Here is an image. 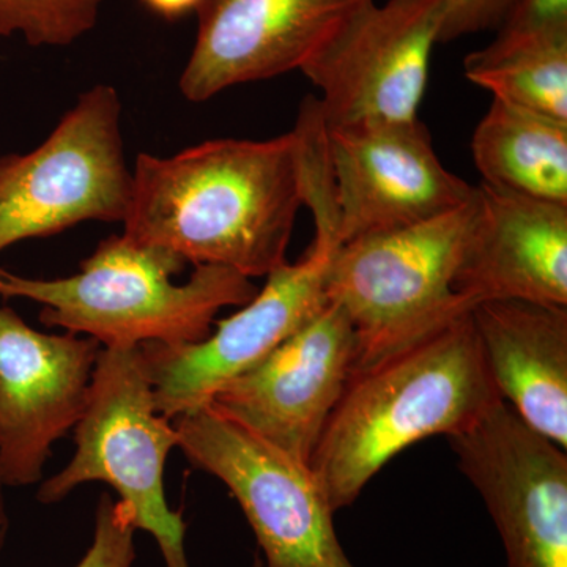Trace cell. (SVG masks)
<instances>
[{
    "instance_id": "cell-19",
    "label": "cell",
    "mask_w": 567,
    "mask_h": 567,
    "mask_svg": "<svg viewBox=\"0 0 567 567\" xmlns=\"http://www.w3.org/2000/svg\"><path fill=\"white\" fill-rule=\"evenodd\" d=\"M104 0H0V39L33 48L70 47L95 28Z\"/></svg>"
},
{
    "instance_id": "cell-20",
    "label": "cell",
    "mask_w": 567,
    "mask_h": 567,
    "mask_svg": "<svg viewBox=\"0 0 567 567\" xmlns=\"http://www.w3.org/2000/svg\"><path fill=\"white\" fill-rule=\"evenodd\" d=\"M136 532L128 507L106 492L96 505L91 546L74 567H134Z\"/></svg>"
},
{
    "instance_id": "cell-5",
    "label": "cell",
    "mask_w": 567,
    "mask_h": 567,
    "mask_svg": "<svg viewBox=\"0 0 567 567\" xmlns=\"http://www.w3.org/2000/svg\"><path fill=\"white\" fill-rule=\"evenodd\" d=\"M473 203L475 196L456 212L358 238L331 254L324 297L352 323L354 372L415 344L473 308L453 290Z\"/></svg>"
},
{
    "instance_id": "cell-9",
    "label": "cell",
    "mask_w": 567,
    "mask_h": 567,
    "mask_svg": "<svg viewBox=\"0 0 567 567\" xmlns=\"http://www.w3.org/2000/svg\"><path fill=\"white\" fill-rule=\"evenodd\" d=\"M450 442L502 537L506 567H567L566 450L505 401Z\"/></svg>"
},
{
    "instance_id": "cell-16",
    "label": "cell",
    "mask_w": 567,
    "mask_h": 567,
    "mask_svg": "<svg viewBox=\"0 0 567 567\" xmlns=\"http://www.w3.org/2000/svg\"><path fill=\"white\" fill-rule=\"evenodd\" d=\"M472 319L503 401L537 434L567 450V306L481 301Z\"/></svg>"
},
{
    "instance_id": "cell-2",
    "label": "cell",
    "mask_w": 567,
    "mask_h": 567,
    "mask_svg": "<svg viewBox=\"0 0 567 567\" xmlns=\"http://www.w3.org/2000/svg\"><path fill=\"white\" fill-rule=\"evenodd\" d=\"M472 309L415 344L353 372L309 466L333 511L357 502L406 447L466 431L502 402Z\"/></svg>"
},
{
    "instance_id": "cell-8",
    "label": "cell",
    "mask_w": 567,
    "mask_h": 567,
    "mask_svg": "<svg viewBox=\"0 0 567 567\" xmlns=\"http://www.w3.org/2000/svg\"><path fill=\"white\" fill-rule=\"evenodd\" d=\"M445 0H375L354 11L301 66L327 128L417 118Z\"/></svg>"
},
{
    "instance_id": "cell-22",
    "label": "cell",
    "mask_w": 567,
    "mask_h": 567,
    "mask_svg": "<svg viewBox=\"0 0 567 567\" xmlns=\"http://www.w3.org/2000/svg\"><path fill=\"white\" fill-rule=\"evenodd\" d=\"M567 31V0H517L498 35L528 37Z\"/></svg>"
},
{
    "instance_id": "cell-4",
    "label": "cell",
    "mask_w": 567,
    "mask_h": 567,
    "mask_svg": "<svg viewBox=\"0 0 567 567\" xmlns=\"http://www.w3.org/2000/svg\"><path fill=\"white\" fill-rule=\"evenodd\" d=\"M73 431V457L41 483L39 502L55 505L82 484H107L128 507L134 527L156 540L166 567H192L182 511L171 509L164 491L177 431L156 410L140 347H103L87 405Z\"/></svg>"
},
{
    "instance_id": "cell-25",
    "label": "cell",
    "mask_w": 567,
    "mask_h": 567,
    "mask_svg": "<svg viewBox=\"0 0 567 567\" xmlns=\"http://www.w3.org/2000/svg\"><path fill=\"white\" fill-rule=\"evenodd\" d=\"M252 567H262V558H260V555H256V558H254Z\"/></svg>"
},
{
    "instance_id": "cell-15",
    "label": "cell",
    "mask_w": 567,
    "mask_h": 567,
    "mask_svg": "<svg viewBox=\"0 0 567 567\" xmlns=\"http://www.w3.org/2000/svg\"><path fill=\"white\" fill-rule=\"evenodd\" d=\"M453 290L470 305L527 300L567 306V205L475 186Z\"/></svg>"
},
{
    "instance_id": "cell-18",
    "label": "cell",
    "mask_w": 567,
    "mask_h": 567,
    "mask_svg": "<svg viewBox=\"0 0 567 567\" xmlns=\"http://www.w3.org/2000/svg\"><path fill=\"white\" fill-rule=\"evenodd\" d=\"M464 73L494 99L567 122V31L496 35L466 55Z\"/></svg>"
},
{
    "instance_id": "cell-14",
    "label": "cell",
    "mask_w": 567,
    "mask_h": 567,
    "mask_svg": "<svg viewBox=\"0 0 567 567\" xmlns=\"http://www.w3.org/2000/svg\"><path fill=\"white\" fill-rule=\"evenodd\" d=\"M371 0H200L197 37L178 87L204 103L248 82L301 70Z\"/></svg>"
},
{
    "instance_id": "cell-1",
    "label": "cell",
    "mask_w": 567,
    "mask_h": 567,
    "mask_svg": "<svg viewBox=\"0 0 567 567\" xmlns=\"http://www.w3.org/2000/svg\"><path fill=\"white\" fill-rule=\"evenodd\" d=\"M123 235L186 262L267 278L287 264L305 205L300 142L213 140L174 156L140 153Z\"/></svg>"
},
{
    "instance_id": "cell-21",
    "label": "cell",
    "mask_w": 567,
    "mask_h": 567,
    "mask_svg": "<svg viewBox=\"0 0 567 567\" xmlns=\"http://www.w3.org/2000/svg\"><path fill=\"white\" fill-rule=\"evenodd\" d=\"M517 0H445L439 43L484 31H498Z\"/></svg>"
},
{
    "instance_id": "cell-23",
    "label": "cell",
    "mask_w": 567,
    "mask_h": 567,
    "mask_svg": "<svg viewBox=\"0 0 567 567\" xmlns=\"http://www.w3.org/2000/svg\"><path fill=\"white\" fill-rule=\"evenodd\" d=\"M145 9L167 21H177L196 11L200 0H141Z\"/></svg>"
},
{
    "instance_id": "cell-12",
    "label": "cell",
    "mask_w": 567,
    "mask_h": 567,
    "mask_svg": "<svg viewBox=\"0 0 567 567\" xmlns=\"http://www.w3.org/2000/svg\"><path fill=\"white\" fill-rule=\"evenodd\" d=\"M357 352L349 317L327 303L262 363L216 391L210 405L309 465L353 375Z\"/></svg>"
},
{
    "instance_id": "cell-17",
    "label": "cell",
    "mask_w": 567,
    "mask_h": 567,
    "mask_svg": "<svg viewBox=\"0 0 567 567\" xmlns=\"http://www.w3.org/2000/svg\"><path fill=\"white\" fill-rule=\"evenodd\" d=\"M472 155L481 183L567 205V122L494 99L473 132Z\"/></svg>"
},
{
    "instance_id": "cell-6",
    "label": "cell",
    "mask_w": 567,
    "mask_h": 567,
    "mask_svg": "<svg viewBox=\"0 0 567 567\" xmlns=\"http://www.w3.org/2000/svg\"><path fill=\"white\" fill-rule=\"evenodd\" d=\"M132 181L121 96L112 85H93L43 144L0 156V252L81 223H123Z\"/></svg>"
},
{
    "instance_id": "cell-24",
    "label": "cell",
    "mask_w": 567,
    "mask_h": 567,
    "mask_svg": "<svg viewBox=\"0 0 567 567\" xmlns=\"http://www.w3.org/2000/svg\"><path fill=\"white\" fill-rule=\"evenodd\" d=\"M6 484L0 480V551L6 546L7 535H9V513H7Z\"/></svg>"
},
{
    "instance_id": "cell-11",
    "label": "cell",
    "mask_w": 567,
    "mask_h": 567,
    "mask_svg": "<svg viewBox=\"0 0 567 567\" xmlns=\"http://www.w3.org/2000/svg\"><path fill=\"white\" fill-rule=\"evenodd\" d=\"M336 249L311 245L303 259L284 264L240 311L194 344L140 346L159 415L175 420L210 404L216 391L251 371L327 306L323 279Z\"/></svg>"
},
{
    "instance_id": "cell-7",
    "label": "cell",
    "mask_w": 567,
    "mask_h": 567,
    "mask_svg": "<svg viewBox=\"0 0 567 567\" xmlns=\"http://www.w3.org/2000/svg\"><path fill=\"white\" fill-rule=\"evenodd\" d=\"M173 424L189 464L218 477L237 499L262 551V567H354L311 466L210 404L183 413Z\"/></svg>"
},
{
    "instance_id": "cell-13",
    "label": "cell",
    "mask_w": 567,
    "mask_h": 567,
    "mask_svg": "<svg viewBox=\"0 0 567 567\" xmlns=\"http://www.w3.org/2000/svg\"><path fill=\"white\" fill-rule=\"evenodd\" d=\"M103 346L89 336L41 333L0 305V480L40 483L51 450L81 420Z\"/></svg>"
},
{
    "instance_id": "cell-10",
    "label": "cell",
    "mask_w": 567,
    "mask_h": 567,
    "mask_svg": "<svg viewBox=\"0 0 567 567\" xmlns=\"http://www.w3.org/2000/svg\"><path fill=\"white\" fill-rule=\"evenodd\" d=\"M324 125V123H323ZM339 246L456 212L475 186L450 173L420 118L324 126Z\"/></svg>"
},
{
    "instance_id": "cell-3",
    "label": "cell",
    "mask_w": 567,
    "mask_h": 567,
    "mask_svg": "<svg viewBox=\"0 0 567 567\" xmlns=\"http://www.w3.org/2000/svg\"><path fill=\"white\" fill-rule=\"evenodd\" d=\"M186 264L171 249L111 235L66 278H25L0 267V298L43 305L44 327L103 347L194 344L210 336L221 309L249 303L259 289L219 265H196L188 281L174 282Z\"/></svg>"
}]
</instances>
